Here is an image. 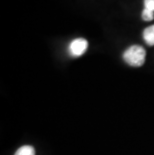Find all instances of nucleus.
<instances>
[{"mask_svg":"<svg viewBox=\"0 0 154 155\" xmlns=\"http://www.w3.org/2000/svg\"><path fill=\"white\" fill-rule=\"evenodd\" d=\"M145 56H146L145 49L142 46L132 45L124 51L123 59L130 66L140 67L144 64Z\"/></svg>","mask_w":154,"mask_h":155,"instance_id":"nucleus-1","label":"nucleus"},{"mask_svg":"<svg viewBox=\"0 0 154 155\" xmlns=\"http://www.w3.org/2000/svg\"><path fill=\"white\" fill-rule=\"evenodd\" d=\"M88 42L86 39L84 38H77L74 39L69 45V53L74 56V57H78V56L83 55L87 50Z\"/></svg>","mask_w":154,"mask_h":155,"instance_id":"nucleus-2","label":"nucleus"},{"mask_svg":"<svg viewBox=\"0 0 154 155\" xmlns=\"http://www.w3.org/2000/svg\"><path fill=\"white\" fill-rule=\"evenodd\" d=\"M143 38L148 45H154V25L149 26L143 31Z\"/></svg>","mask_w":154,"mask_h":155,"instance_id":"nucleus-3","label":"nucleus"},{"mask_svg":"<svg viewBox=\"0 0 154 155\" xmlns=\"http://www.w3.org/2000/svg\"><path fill=\"white\" fill-rule=\"evenodd\" d=\"M14 155H35V150L30 145H24L19 148Z\"/></svg>","mask_w":154,"mask_h":155,"instance_id":"nucleus-4","label":"nucleus"},{"mask_svg":"<svg viewBox=\"0 0 154 155\" xmlns=\"http://www.w3.org/2000/svg\"><path fill=\"white\" fill-rule=\"evenodd\" d=\"M154 18V12L149 10V9L144 8V10L142 12V19L144 21H151Z\"/></svg>","mask_w":154,"mask_h":155,"instance_id":"nucleus-5","label":"nucleus"},{"mask_svg":"<svg viewBox=\"0 0 154 155\" xmlns=\"http://www.w3.org/2000/svg\"><path fill=\"white\" fill-rule=\"evenodd\" d=\"M144 6L146 9L154 12V0H144Z\"/></svg>","mask_w":154,"mask_h":155,"instance_id":"nucleus-6","label":"nucleus"}]
</instances>
